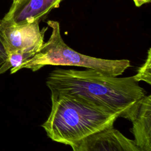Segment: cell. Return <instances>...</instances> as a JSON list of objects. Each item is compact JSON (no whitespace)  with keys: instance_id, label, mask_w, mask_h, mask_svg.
Returning <instances> with one entry per match:
<instances>
[{"instance_id":"obj_11","label":"cell","mask_w":151,"mask_h":151,"mask_svg":"<svg viewBox=\"0 0 151 151\" xmlns=\"http://www.w3.org/2000/svg\"><path fill=\"white\" fill-rule=\"evenodd\" d=\"M133 1L135 4V6L137 7H140L145 4L150 3L151 1V0H133Z\"/></svg>"},{"instance_id":"obj_4","label":"cell","mask_w":151,"mask_h":151,"mask_svg":"<svg viewBox=\"0 0 151 151\" xmlns=\"http://www.w3.org/2000/svg\"><path fill=\"white\" fill-rule=\"evenodd\" d=\"M6 55L19 51L37 53L44 43L46 28L40 30L39 21L14 24L1 19Z\"/></svg>"},{"instance_id":"obj_5","label":"cell","mask_w":151,"mask_h":151,"mask_svg":"<svg viewBox=\"0 0 151 151\" xmlns=\"http://www.w3.org/2000/svg\"><path fill=\"white\" fill-rule=\"evenodd\" d=\"M73 151H143L114 127L94 134L71 146Z\"/></svg>"},{"instance_id":"obj_12","label":"cell","mask_w":151,"mask_h":151,"mask_svg":"<svg viewBox=\"0 0 151 151\" xmlns=\"http://www.w3.org/2000/svg\"><path fill=\"white\" fill-rule=\"evenodd\" d=\"M23 0H13L12 1V4L11 5H15L18 4H19V2H21V1H22Z\"/></svg>"},{"instance_id":"obj_9","label":"cell","mask_w":151,"mask_h":151,"mask_svg":"<svg viewBox=\"0 0 151 151\" xmlns=\"http://www.w3.org/2000/svg\"><path fill=\"white\" fill-rule=\"evenodd\" d=\"M134 80L139 82L143 81L149 84H151V49L149 48L147 55L145 63L139 67L137 73L133 76Z\"/></svg>"},{"instance_id":"obj_6","label":"cell","mask_w":151,"mask_h":151,"mask_svg":"<svg viewBox=\"0 0 151 151\" xmlns=\"http://www.w3.org/2000/svg\"><path fill=\"white\" fill-rule=\"evenodd\" d=\"M63 0H23L11 5L3 20L14 24L40 22L53 9L60 6Z\"/></svg>"},{"instance_id":"obj_8","label":"cell","mask_w":151,"mask_h":151,"mask_svg":"<svg viewBox=\"0 0 151 151\" xmlns=\"http://www.w3.org/2000/svg\"><path fill=\"white\" fill-rule=\"evenodd\" d=\"M35 54L30 52L16 51L7 54L5 62L0 67V74H4L10 69V73L14 74L18 71L20 66L26 61L32 58Z\"/></svg>"},{"instance_id":"obj_1","label":"cell","mask_w":151,"mask_h":151,"mask_svg":"<svg viewBox=\"0 0 151 151\" xmlns=\"http://www.w3.org/2000/svg\"><path fill=\"white\" fill-rule=\"evenodd\" d=\"M51 93L77 95L120 113L131 121L146 95L133 76L118 77L94 70L56 68L46 79Z\"/></svg>"},{"instance_id":"obj_2","label":"cell","mask_w":151,"mask_h":151,"mask_svg":"<svg viewBox=\"0 0 151 151\" xmlns=\"http://www.w3.org/2000/svg\"><path fill=\"white\" fill-rule=\"evenodd\" d=\"M49 116L41 125L52 140L71 147L113 127L120 113L77 95L51 93Z\"/></svg>"},{"instance_id":"obj_7","label":"cell","mask_w":151,"mask_h":151,"mask_svg":"<svg viewBox=\"0 0 151 151\" xmlns=\"http://www.w3.org/2000/svg\"><path fill=\"white\" fill-rule=\"evenodd\" d=\"M130 131L136 145L143 151H151V96L141 100L136 115L131 120Z\"/></svg>"},{"instance_id":"obj_3","label":"cell","mask_w":151,"mask_h":151,"mask_svg":"<svg viewBox=\"0 0 151 151\" xmlns=\"http://www.w3.org/2000/svg\"><path fill=\"white\" fill-rule=\"evenodd\" d=\"M51 29L49 39L44 42L40 51L19 67L32 71L39 70L45 65L77 66L94 70L103 74L118 77L131 66L128 60H108L93 57L78 52L68 46L64 41L59 22L47 21Z\"/></svg>"},{"instance_id":"obj_10","label":"cell","mask_w":151,"mask_h":151,"mask_svg":"<svg viewBox=\"0 0 151 151\" xmlns=\"http://www.w3.org/2000/svg\"><path fill=\"white\" fill-rule=\"evenodd\" d=\"M1 19H0V67L5 62L7 55L5 47V41L2 32Z\"/></svg>"}]
</instances>
